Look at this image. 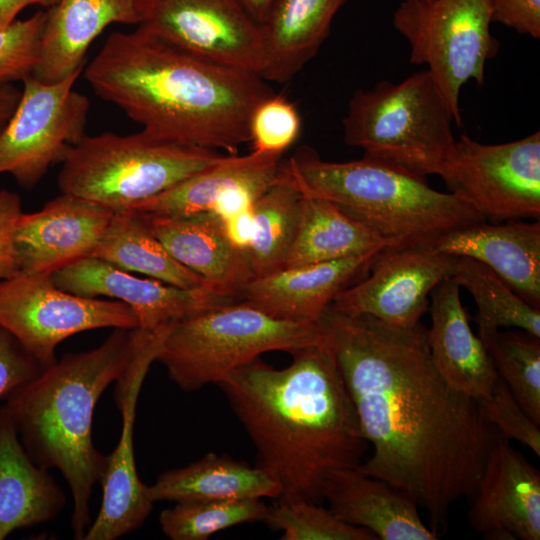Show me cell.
Listing matches in <instances>:
<instances>
[{
    "mask_svg": "<svg viewBox=\"0 0 540 540\" xmlns=\"http://www.w3.org/2000/svg\"><path fill=\"white\" fill-rule=\"evenodd\" d=\"M21 90L11 84L0 85V133L15 110Z\"/></svg>",
    "mask_w": 540,
    "mask_h": 540,
    "instance_id": "obj_43",
    "label": "cell"
},
{
    "mask_svg": "<svg viewBox=\"0 0 540 540\" xmlns=\"http://www.w3.org/2000/svg\"><path fill=\"white\" fill-rule=\"evenodd\" d=\"M492 22L538 39L540 0H493Z\"/></svg>",
    "mask_w": 540,
    "mask_h": 540,
    "instance_id": "obj_41",
    "label": "cell"
},
{
    "mask_svg": "<svg viewBox=\"0 0 540 540\" xmlns=\"http://www.w3.org/2000/svg\"><path fill=\"white\" fill-rule=\"evenodd\" d=\"M459 289L448 277L432 290L427 343L436 369L449 385L478 399L491 392L499 376L484 343L470 327Z\"/></svg>",
    "mask_w": 540,
    "mask_h": 540,
    "instance_id": "obj_23",
    "label": "cell"
},
{
    "mask_svg": "<svg viewBox=\"0 0 540 540\" xmlns=\"http://www.w3.org/2000/svg\"><path fill=\"white\" fill-rule=\"evenodd\" d=\"M45 367L0 327V400L36 378Z\"/></svg>",
    "mask_w": 540,
    "mask_h": 540,
    "instance_id": "obj_39",
    "label": "cell"
},
{
    "mask_svg": "<svg viewBox=\"0 0 540 540\" xmlns=\"http://www.w3.org/2000/svg\"><path fill=\"white\" fill-rule=\"evenodd\" d=\"M249 12L258 20L263 22L274 0H241Z\"/></svg>",
    "mask_w": 540,
    "mask_h": 540,
    "instance_id": "obj_45",
    "label": "cell"
},
{
    "mask_svg": "<svg viewBox=\"0 0 540 540\" xmlns=\"http://www.w3.org/2000/svg\"><path fill=\"white\" fill-rule=\"evenodd\" d=\"M324 501L343 522L365 528L381 540H436L439 535L427 527L419 507L390 484L363 474L357 467L330 474Z\"/></svg>",
    "mask_w": 540,
    "mask_h": 540,
    "instance_id": "obj_24",
    "label": "cell"
},
{
    "mask_svg": "<svg viewBox=\"0 0 540 540\" xmlns=\"http://www.w3.org/2000/svg\"><path fill=\"white\" fill-rule=\"evenodd\" d=\"M492 13L493 0H403L393 14L410 62L426 65L458 126L462 86L484 83L485 64L499 48L490 32Z\"/></svg>",
    "mask_w": 540,
    "mask_h": 540,
    "instance_id": "obj_9",
    "label": "cell"
},
{
    "mask_svg": "<svg viewBox=\"0 0 540 540\" xmlns=\"http://www.w3.org/2000/svg\"><path fill=\"white\" fill-rule=\"evenodd\" d=\"M59 0H38V5L44 8H50L54 6Z\"/></svg>",
    "mask_w": 540,
    "mask_h": 540,
    "instance_id": "obj_46",
    "label": "cell"
},
{
    "mask_svg": "<svg viewBox=\"0 0 540 540\" xmlns=\"http://www.w3.org/2000/svg\"><path fill=\"white\" fill-rule=\"evenodd\" d=\"M278 179L303 196L337 204L395 247L431 245L446 232L486 221L456 195L430 187L426 177L366 155L331 162L301 149L281 162Z\"/></svg>",
    "mask_w": 540,
    "mask_h": 540,
    "instance_id": "obj_5",
    "label": "cell"
},
{
    "mask_svg": "<svg viewBox=\"0 0 540 540\" xmlns=\"http://www.w3.org/2000/svg\"><path fill=\"white\" fill-rule=\"evenodd\" d=\"M456 256L430 245L389 247L375 257L368 274L341 291L329 305L351 315H368L397 327L420 322L428 297L451 276Z\"/></svg>",
    "mask_w": 540,
    "mask_h": 540,
    "instance_id": "obj_15",
    "label": "cell"
},
{
    "mask_svg": "<svg viewBox=\"0 0 540 540\" xmlns=\"http://www.w3.org/2000/svg\"><path fill=\"white\" fill-rule=\"evenodd\" d=\"M300 130L301 117L297 108L274 93L261 101L250 117L252 151L283 155L296 141Z\"/></svg>",
    "mask_w": 540,
    "mask_h": 540,
    "instance_id": "obj_37",
    "label": "cell"
},
{
    "mask_svg": "<svg viewBox=\"0 0 540 540\" xmlns=\"http://www.w3.org/2000/svg\"><path fill=\"white\" fill-rule=\"evenodd\" d=\"M453 121L425 69L397 83L384 80L356 90L343 119L344 141L418 176H441L455 150Z\"/></svg>",
    "mask_w": 540,
    "mask_h": 540,
    "instance_id": "obj_6",
    "label": "cell"
},
{
    "mask_svg": "<svg viewBox=\"0 0 540 540\" xmlns=\"http://www.w3.org/2000/svg\"><path fill=\"white\" fill-rule=\"evenodd\" d=\"M32 5H38V0H0V29L13 23L20 12Z\"/></svg>",
    "mask_w": 540,
    "mask_h": 540,
    "instance_id": "obj_44",
    "label": "cell"
},
{
    "mask_svg": "<svg viewBox=\"0 0 540 540\" xmlns=\"http://www.w3.org/2000/svg\"><path fill=\"white\" fill-rule=\"evenodd\" d=\"M47 11L40 10L0 29V85L33 75L40 61Z\"/></svg>",
    "mask_w": 540,
    "mask_h": 540,
    "instance_id": "obj_36",
    "label": "cell"
},
{
    "mask_svg": "<svg viewBox=\"0 0 540 540\" xmlns=\"http://www.w3.org/2000/svg\"><path fill=\"white\" fill-rule=\"evenodd\" d=\"M267 509L261 499L179 501L161 512L159 523L172 540H206L235 525L263 521Z\"/></svg>",
    "mask_w": 540,
    "mask_h": 540,
    "instance_id": "obj_34",
    "label": "cell"
},
{
    "mask_svg": "<svg viewBox=\"0 0 540 540\" xmlns=\"http://www.w3.org/2000/svg\"><path fill=\"white\" fill-rule=\"evenodd\" d=\"M144 0H59L47 9L40 61L32 76L58 82L84 69L93 41L111 24L140 23Z\"/></svg>",
    "mask_w": 540,
    "mask_h": 540,
    "instance_id": "obj_22",
    "label": "cell"
},
{
    "mask_svg": "<svg viewBox=\"0 0 540 540\" xmlns=\"http://www.w3.org/2000/svg\"><path fill=\"white\" fill-rule=\"evenodd\" d=\"M348 0H274L262 22L266 65L262 78L285 83L319 51Z\"/></svg>",
    "mask_w": 540,
    "mask_h": 540,
    "instance_id": "obj_26",
    "label": "cell"
},
{
    "mask_svg": "<svg viewBox=\"0 0 540 540\" xmlns=\"http://www.w3.org/2000/svg\"><path fill=\"white\" fill-rule=\"evenodd\" d=\"M61 289L83 297H109L127 304L139 327L156 330L201 311L237 301L210 288H181L140 278L96 257H86L51 275Z\"/></svg>",
    "mask_w": 540,
    "mask_h": 540,
    "instance_id": "obj_16",
    "label": "cell"
},
{
    "mask_svg": "<svg viewBox=\"0 0 540 540\" xmlns=\"http://www.w3.org/2000/svg\"><path fill=\"white\" fill-rule=\"evenodd\" d=\"M317 324L372 446L357 469L410 497L439 535L451 507L474 495L494 437L477 400L436 369L420 322L397 328L328 306Z\"/></svg>",
    "mask_w": 540,
    "mask_h": 540,
    "instance_id": "obj_1",
    "label": "cell"
},
{
    "mask_svg": "<svg viewBox=\"0 0 540 540\" xmlns=\"http://www.w3.org/2000/svg\"><path fill=\"white\" fill-rule=\"evenodd\" d=\"M22 213L20 196L11 190L0 189V280L20 273L15 232Z\"/></svg>",
    "mask_w": 540,
    "mask_h": 540,
    "instance_id": "obj_40",
    "label": "cell"
},
{
    "mask_svg": "<svg viewBox=\"0 0 540 540\" xmlns=\"http://www.w3.org/2000/svg\"><path fill=\"white\" fill-rule=\"evenodd\" d=\"M114 210L61 193L40 210L22 213L15 242L20 272L52 275L92 256Z\"/></svg>",
    "mask_w": 540,
    "mask_h": 540,
    "instance_id": "obj_18",
    "label": "cell"
},
{
    "mask_svg": "<svg viewBox=\"0 0 540 540\" xmlns=\"http://www.w3.org/2000/svg\"><path fill=\"white\" fill-rule=\"evenodd\" d=\"M66 495L23 447L5 406L0 409V540L12 532L54 520Z\"/></svg>",
    "mask_w": 540,
    "mask_h": 540,
    "instance_id": "obj_25",
    "label": "cell"
},
{
    "mask_svg": "<svg viewBox=\"0 0 540 540\" xmlns=\"http://www.w3.org/2000/svg\"><path fill=\"white\" fill-rule=\"evenodd\" d=\"M221 222L230 242L247 253L253 236V207Z\"/></svg>",
    "mask_w": 540,
    "mask_h": 540,
    "instance_id": "obj_42",
    "label": "cell"
},
{
    "mask_svg": "<svg viewBox=\"0 0 540 540\" xmlns=\"http://www.w3.org/2000/svg\"><path fill=\"white\" fill-rule=\"evenodd\" d=\"M472 498L469 523L484 539H540V473L501 435L493 437Z\"/></svg>",
    "mask_w": 540,
    "mask_h": 540,
    "instance_id": "obj_17",
    "label": "cell"
},
{
    "mask_svg": "<svg viewBox=\"0 0 540 540\" xmlns=\"http://www.w3.org/2000/svg\"><path fill=\"white\" fill-rule=\"evenodd\" d=\"M434 250L477 260L529 305L540 309V222L480 221L438 237Z\"/></svg>",
    "mask_w": 540,
    "mask_h": 540,
    "instance_id": "obj_20",
    "label": "cell"
},
{
    "mask_svg": "<svg viewBox=\"0 0 540 540\" xmlns=\"http://www.w3.org/2000/svg\"><path fill=\"white\" fill-rule=\"evenodd\" d=\"M137 28L206 61L262 78V23L241 0H144Z\"/></svg>",
    "mask_w": 540,
    "mask_h": 540,
    "instance_id": "obj_13",
    "label": "cell"
},
{
    "mask_svg": "<svg viewBox=\"0 0 540 540\" xmlns=\"http://www.w3.org/2000/svg\"><path fill=\"white\" fill-rule=\"evenodd\" d=\"M302 195L278 179L253 205V236L247 250L254 278L283 269L294 241Z\"/></svg>",
    "mask_w": 540,
    "mask_h": 540,
    "instance_id": "obj_32",
    "label": "cell"
},
{
    "mask_svg": "<svg viewBox=\"0 0 540 540\" xmlns=\"http://www.w3.org/2000/svg\"><path fill=\"white\" fill-rule=\"evenodd\" d=\"M223 156L219 151L163 139L145 130L129 135H85L61 163L57 184L61 193L112 210L130 209Z\"/></svg>",
    "mask_w": 540,
    "mask_h": 540,
    "instance_id": "obj_8",
    "label": "cell"
},
{
    "mask_svg": "<svg viewBox=\"0 0 540 540\" xmlns=\"http://www.w3.org/2000/svg\"><path fill=\"white\" fill-rule=\"evenodd\" d=\"M481 340L499 378L540 425V337L520 329H498Z\"/></svg>",
    "mask_w": 540,
    "mask_h": 540,
    "instance_id": "obj_33",
    "label": "cell"
},
{
    "mask_svg": "<svg viewBox=\"0 0 540 540\" xmlns=\"http://www.w3.org/2000/svg\"><path fill=\"white\" fill-rule=\"evenodd\" d=\"M169 326L156 330L134 329V350L124 372L115 381L114 399L121 413L119 441L108 455L100 483L103 497L100 510L83 540H114L142 526L153 503L141 482L134 455L136 406L143 381L156 361Z\"/></svg>",
    "mask_w": 540,
    "mask_h": 540,
    "instance_id": "obj_14",
    "label": "cell"
},
{
    "mask_svg": "<svg viewBox=\"0 0 540 540\" xmlns=\"http://www.w3.org/2000/svg\"><path fill=\"white\" fill-rule=\"evenodd\" d=\"M483 419L506 439H514L540 456V429L498 378L490 393L476 399Z\"/></svg>",
    "mask_w": 540,
    "mask_h": 540,
    "instance_id": "obj_38",
    "label": "cell"
},
{
    "mask_svg": "<svg viewBox=\"0 0 540 540\" xmlns=\"http://www.w3.org/2000/svg\"><path fill=\"white\" fill-rule=\"evenodd\" d=\"M276 369L259 357L219 384L281 499L322 504L330 474L361 463L367 448L334 354L324 340Z\"/></svg>",
    "mask_w": 540,
    "mask_h": 540,
    "instance_id": "obj_2",
    "label": "cell"
},
{
    "mask_svg": "<svg viewBox=\"0 0 540 540\" xmlns=\"http://www.w3.org/2000/svg\"><path fill=\"white\" fill-rule=\"evenodd\" d=\"M139 213L168 252L198 274L214 292L237 300L239 291L254 278L247 253L230 242L221 220L212 213Z\"/></svg>",
    "mask_w": 540,
    "mask_h": 540,
    "instance_id": "obj_21",
    "label": "cell"
},
{
    "mask_svg": "<svg viewBox=\"0 0 540 540\" xmlns=\"http://www.w3.org/2000/svg\"><path fill=\"white\" fill-rule=\"evenodd\" d=\"M282 540H377L369 530L348 524L321 504L277 498L263 520Z\"/></svg>",
    "mask_w": 540,
    "mask_h": 540,
    "instance_id": "obj_35",
    "label": "cell"
},
{
    "mask_svg": "<svg viewBox=\"0 0 540 540\" xmlns=\"http://www.w3.org/2000/svg\"><path fill=\"white\" fill-rule=\"evenodd\" d=\"M84 78L142 130L228 155L250 142L253 110L274 94L254 73L198 58L139 28L111 33Z\"/></svg>",
    "mask_w": 540,
    "mask_h": 540,
    "instance_id": "obj_3",
    "label": "cell"
},
{
    "mask_svg": "<svg viewBox=\"0 0 540 540\" xmlns=\"http://www.w3.org/2000/svg\"><path fill=\"white\" fill-rule=\"evenodd\" d=\"M317 323L274 317L235 301L172 323L156 361L184 391L219 384L270 351L294 353L322 341Z\"/></svg>",
    "mask_w": 540,
    "mask_h": 540,
    "instance_id": "obj_7",
    "label": "cell"
},
{
    "mask_svg": "<svg viewBox=\"0 0 540 540\" xmlns=\"http://www.w3.org/2000/svg\"><path fill=\"white\" fill-rule=\"evenodd\" d=\"M379 252L283 268L253 278L239 291L237 301L277 318L317 323L341 291L368 274Z\"/></svg>",
    "mask_w": 540,
    "mask_h": 540,
    "instance_id": "obj_19",
    "label": "cell"
},
{
    "mask_svg": "<svg viewBox=\"0 0 540 540\" xmlns=\"http://www.w3.org/2000/svg\"><path fill=\"white\" fill-rule=\"evenodd\" d=\"M0 327L45 368L65 339L101 328L135 329L134 311L117 300L88 298L59 288L51 275L18 273L0 280Z\"/></svg>",
    "mask_w": 540,
    "mask_h": 540,
    "instance_id": "obj_10",
    "label": "cell"
},
{
    "mask_svg": "<svg viewBox=\"0 0 540 540\" xmlns=\"http://www.w3.org/2000/svg\"><path fill=\"white\" fill-rule=\"evenodd\" d=\"M450 277L474 298L480 339L502 328H518L540 337V309L526 303L487 266L456 256Z\"/></svg>",
    "mask_w": 540,
    "mask_h": 540,
    "instance_id": "obj_31",
    "label": "cell"
},
{
    "mask_svg": "<svg viewBox=\"0 0 540 540\" xmlns=\"http://www.w3.org/2000/svg\"><path fill=\"white\" fill-rule=\"evenodd\" d=\"M440 177L486 221L539 220L540 132L502 144L462 134Z\"/></svg>",
    "mask_w": 540,
    "mask_h": 540,
    "instance_id": "obj_12",
    "label": "cell"
},
{
    "mask_svg": "<svg viewBox=\"0 0 540 540\" xmlns=\"http://www.w3.org/2000/svg\"><path fill=\"white\" fill-rule=\"evenodd\" d=\"M395 247L337 204L303 196L294 241L283 268L337 260Z\"/></svg>",
    "mask_w": 540,
    "mask_h": 540,
    "instance_id": "obj_28",
    "label": "cell"
},
{
    "mask_svg": "<svg viewBox=\"0 0 540 540\" xmlns=\"http://www.w3.org/2000/svg\"><path fill=\"white\" fill-rule=\"evenodd\" d=\"M92 257L181 288L208 287L168 252L132 209L114 210Z\"/></svg>",
    "mask_w": 540,
    "mask_h": 540,
    "instance_id": "obj_30",
    "label": "cell"
},
{
    "mask_svg": "<svg viewBox=\"0 0 540 540\" xmlns=\"http://www.w3.org/2000/svg\"><path fill=\"white\" fill-rule=\"evenodd\" d=\"M281 162V154L255 151L241 156L227 154L212 166L130 209L165 216L207 212L219 195L235 184L252 181L275 183Z\"/></svg>",
    "mask_w": 540,
    "mask_h": 540,
    "instance_id": "obj_29",
    "label": "cell"
},
{
    "mask_svg": "<svg viewBox=\"0 0 540 540\" xmlns=\"http://www.w3.org/2000/svg\"><path fill=\"white\" fill-rule=\"evenodd\" d=\"M152 502L187 500L277 499L282 494L279 481L266 469L208 453L187 466L161 473L146 487Z\"/></svg>",
    "mask_w": 540,
    "mask_h": 540,
    "instance_id": "obj_27",
    "label": "cell"
},
{
    "mask_svg": "<svg viewBox=\"0 0 540 540\" xmlns=\"http://www.w3.org/2000/svg\"><path fill=\"white\" fill-rule=\"evenodd\" d=\"M79 75L53 83L32 75L22 81L20 99L0 133V175L33 188L86 135L90 101L74 89Z\"/></svg>",
    "mask_w": 540,
    "mask_h": 540,
    "instance_id": "obj_11",
    "label": "cell"
},
{
    "mask_svg": "<svg viewBox=\"0 0 540 540\" xmlns=\"http://www.w3.org/2000/svg\"><path fill=\"white\" fill-rule=\"evenodd\" d=\"M134 350V329L115 328L88 351L67 353L6 399L4 405L30 458L57 469L71 491V525L82 539L91 524L90 499L108 455L94 445L95 406L124 372Z\"/></svg>",
    "mask_w": 540,
    "mask_h": 540,
    "instance_id": "obj_4",
    "label": "cell"
}]
</instances>
